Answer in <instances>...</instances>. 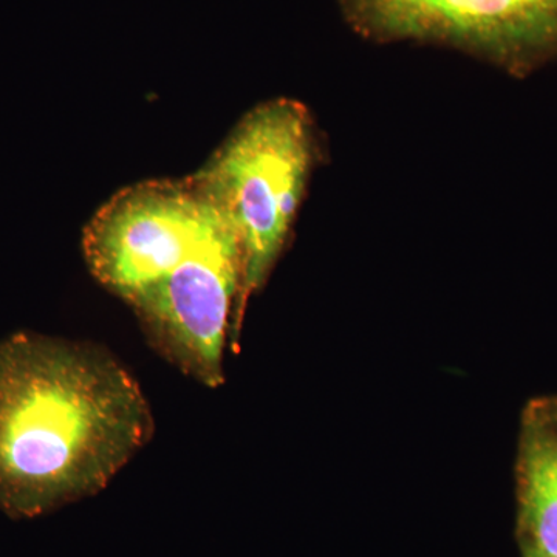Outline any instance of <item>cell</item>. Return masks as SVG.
<instances>
[{
	"label": "cell",
	"instance_id": "obj_5",
	"mask_svg": "<svg viewBox=\"0 0 557 557\" xmlns=\"http://www.w3.org/2000/svg\"><path fill=\"white\" fill-rule=\"evenodd\" d=\"M240 282V240L230 223L170 276L127 304L161 357L215 388L225 383L223 351Z\"/></svg>",
	"mask_w": 557,
	"mask_h": 557
},
{
	"label": "cell",
	"instance_id": "obj_4",
	"mask_svg": "<svg viewBox=\"0 0 557 557\" xmlns=\"http://www.w3.org/2000/svg\"><path fill=\"white\" fill-rule=\"evenodd\" d=\"M230 223L193 175L138 183L91 218L83 234L84 259L102 287L129 302Z\"/></svg>",
	"mask_w": 557,
	"mask_h": 557
},
{
	"label": "cell",
	"instance_id": "obj_2",
	"mask_svg": "<svg viewBox=\"0 0 557 557\" xmlns=\"http://www.w3.org/2000/svg\"><path fill=\"white\" fill-rule=\"evenodd\" d=\"M321 143L310 110L289 98L263 101L245 113L193 177L228 215L242 248V282L230 347L239 346L249 299L262 289L285 245Z\"/></svg>",
	"mask_w": 557,
	"mask_h": 557
},
{
	"label": "cell",
	"instance_id": "obj_1",
	"mask_svg": "<svg viewBox=\"0 0 557 557\" xmlns=\"http://www.w3.org/2000/svg\"><path fill=\"white\" fill-rule=\"evenodd\" d=\"M156 418L108 348L20 332L0 343V511L38 518L97 496Z\"/></svg>",
	"mask_w": 557,
	"mask_h": 557
},
{
	"label": "cell",
	"instance_id": "obj_6",
	"mask_svg": "<svg viewBox=\"0 0 557 557\" xmlns=\"http://www.w3.org/2000/svg\"><path fill=\"white\" fill-rule=\"evenodd\" d=\"M516 474L525 544L557 557V398L523 413Z\"/></svg>",
	"mask_w": 557,
	"mask_h": 557
},
{
	"label": "cell",
	"instance_id": "obj_3",
	"mask_svg": "<svg viewBox=\"0 0 557 557\" xmlns=\"http://www.w3.org/2000/svg\"><path fill=\"white\" fill-rule=\"evenodd\" d=\"M348 27L375 44L456 50L525 79L557 64V0H338Z\"/></svg>",
	"mask_w": 557,
	"mask_h": 557
},
{
	"label": "cell",
	"instance_id": "obj_7",
	"mask_svg": "<svg viewBox=\"0 0 557 557\" xmlns=\"http://www.w3.org/2000/svg\"><path fill=\"white\" fill-rule=\"evenodd\" d=\"M525 557H552L542 553L541 549L531 547V545L525 544Z\"/></svg>",
	"mask_w": 557,
	"mask_h": 557
}]
</instances>
